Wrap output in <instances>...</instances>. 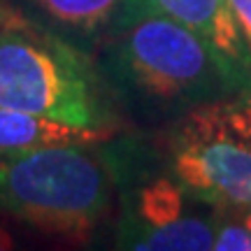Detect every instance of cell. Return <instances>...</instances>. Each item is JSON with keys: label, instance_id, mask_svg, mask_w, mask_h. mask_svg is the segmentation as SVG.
I'll use <instances>...</instances> for the list:
<instances>
[{"label": "cell", "instance_id": "30bf717a", "mask_svg": "<svg viewBox=\"0 0 251 251\" xmlns=\"http://www.w3.org/2000/svg\"><path fill=\"white\" fill-rule=\"evenodd\" d=\"M14 247V235L9 233L5 226H0V251L2 249H12Z\"/></svg>", "mask_w": 251, "mask_h": 251}, {"label": "cell", "instance_id": "277c9868", "mask_svg": "<svg viewBox=\"0 0 251 251\" xmlns=\"http://www.w3.org/2000/svg\"><path fill=\"white\" fill-rule=\"evenodd\" d=\"M114 212V184L98 142L0 156V214L40 233L89 240Z\"/></svg>", "mask_w": 251, "mask_h": 251}, {"label": "cell", "instance_id": "6da1fadb", "mask_svg": "<svg viewBox=\"0 0 251 251\" xmlns=\"http://www.w3.org/2000/svg\"><path fill=\"white\" fill-rule=\"evenodd\" d=\"M93 63L124 124L161 130L207 102L251 89L200 35L161 14H142L109 35Z\"/></svg>", "mask_w": 251, "mask_h": 251}, {"label": "cell", "instance_id": "52a82bcc", "mask_svg": "<svg viewBox=\"0 0 251 251\" xmlns=\"http://www.w3.org/2000/svg\"><path fill=\"white\" fill-rule=\"evenodd\" d=\"M142 14H161L186 26L251 81V51L228 0H133V19Z\"/></svg>", "mask_w": 251, "mask_h": 251}, {"label": "cell", "instance_id": "ba28073f", "mask_svg": "<svg viewBox=\"0 0 251 251\" xmlns=\"http://www.w3.org/2000/svg\"><path fill=\"white\" fill-rule=\"evenodd\" d=\"M109 135L91 128L58 124L51 119H42L28 112L0 107V156L5 153L30 151L42 147L72 142H100Z\"/></svg>", "mask_w": 251, "mask_h": 251}, {"label": "cell", "instance_id": "8992f818", "mask_svg": "<svg viewBox=\"0 0 251 251\" xmlns=\"http://www.w3.org/2000/svg\"><path fill=\"white\" fill-rule=\"evenodd\" d=\"M5 5L89 56L133 21V0H5Z\"/></svg>", "mask_w": 251, "mask_h": 251}, {"label": "cell", "instance_id": "3957f363", "mask_svg": "<svg viewBox=\"0 0 251 251\" xmlns=\"http://www.w3.org/2000/svg\"><path fill=\"white\" fill-rule=\"evenodd\" d=\"M98 147L114 184L117 249H214L216 207L181 186L156 137L147 130H119L100 140Z\"/></svg>", "mask_w": 251, "mask_h": 251}, {"label": "cell", "instance_id": "9c48e42d", "mask_svg": "<svg viewBox=\"0 0 251 251\" xmlns=\"http://www.w3.org/2000/svg\"><path fill=\"white\" fill-rule=\"evenodd\" d=\"M228 5L233 9V17L237 26L242 30V37L251 51V0H228Z\"/></svg>", "mask_w": 251, "mask_h": 251}, {"label": "cell", "instance_id": "7c38bea8", "mask_svg": "<svg viewBox=\"0 0 251 251\" xmlns=\"http://www.w3.org/2000/svg\"><path fill=\"white\" fill-rule=\"evenodd\" d=\"M2 9H5V0H0V14H2Z\"/></svg>", "mask_w": 251, "mask_h": 251}, {"label": "cell", "instance_id": "7a4b0ae2", "mask_svg": "<svg viewBox=\"0 0 251 251\" xmlns=\"http://www.w3.org/2000/svg\"><path fill=\"white\" fill-rule=\"evenodd\" d=\"M0 107L114 135L124 130L93 56L19 17L0 14Z\"/></svg>", "mask_w": 251, "mask_h": 251}, {"label": "cell", "instance_id": "5b68a950", "mask_svg": "<svg viewBox=\"0 0 251 251\" xmlns=\"http://www.w3.org/2000/svg\"><path fill=\"white\" fill-rule=\"evenodd\" d=\"M156 140L191 196L214 207L251 209V89L188 112Z\"/></svg>", "mask_w": 251, "mask_h": 251}, {"label": "cell", "instance_id": "8fae6325", "mask_svg": "<svg viewBox=\"0 0 251 251\" xmlns=\"http://www.w3.org/2000/svg\"><path fill=\"white\" fill-rule=\"evenodd\" d=\"M242 216H244V224H247V228H249V233H251V209H242Z\"/></svg>", "mask_w": 251, "mask_h": 251}]
</instances>
